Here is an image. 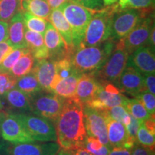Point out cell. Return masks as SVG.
Here are the masks:
<instances>
[{"mask_svg": "<svg viewBox=\"0 0 155 155\" xmlns=\"http://www.w3.org/2000/svg\"><path fill=\"white\" fill-rule=\"evenodd\" d=\"M84 106L77 98L64 101L62 111L55 122L60 148L71 151L84 147L87 133L84 123Z\"/></svg>", "mask_w": 155, "mask_h": 155, "instance_id": "1", "label": "cell"}, {"mask_svg": "<svg viewBox=\"0 0 155 155\" xmlns=\"http://www.w3.org/2000/svg\"><path fill=\"white\" fill-rule=\"evenodd\" d=\"M116 42L108 39L98 45H79L74 48L70 57L73 68L81 73L94 74L105 63L115 48Z\"/></svg>", "mask_w": 155, "mask_h": 155, "instance_id": "2", "label": "cell"}, {"mask_svg": "<svg viewBox=\"0 0 155 155\" xmlns=\"http://www.w3.org/2000/svg\"><path fill=\"white\" fill-rule=\"evenodd\" d=\"M119 9L118 5H112L95 11L80 45L96 46L110 39L112 18Z\"/></svg>", "mask_w": 155, "mask_h": 155, "instance_id": "3", "label": "cell"}, {"mask_svg": "<svg viewBox=\"0 0 155 155\" xmlns=\"http://www.w3.org/2000/svg\"><path fill=\"white\" fill-rule=\"evenodd\" d=\"M58 9L63 12L64 17L71 26L73 47L76 48L83 42L87 27L94 15V10L86 8L71 1L63 3Z\"/></svg>", "mask_w": 155, "mask_h": 155, "instance_id": "4", "label": "cell"}, {"mask_svg": "<svg viewBox=\"0 0 155 155\" xmlns=\"http://www.w3.org/2000/svg\"><path fill=\"white\" fill-rule=\"evenodd\" d=\"M129 56V54L124 48L122 39L118 40L105 63L93 75L99 81L113 83L116 86L121 73L127 66Z\"/></svg>", "mask_w": 155, "mask_h": 155, "instance_id": "5", "label": "cell"}, {"mask_svg": "<svg viewBox=\"0 0 155 155\" xmlns=\"http://www.w3.org/2000/svg\"><path fill=\"white\" fill-rule=\"evenodd\" d=\"M153 12L154 7L141 9L119 8L112 18L110 39L117 42L124 38L142 18Z\"/></svg>", "mask_w": 155, "mask_h": 155, "instance_id": "6", "label": "cell"}, {"mask_svg": "<svg viewBox=\"0 0 155 155\" xmlns=\"http://www.w3.org/2000/svg\"><path fill=\"white\" fill-rule=\"evenodd\" d=\"M42 91L30 96L31 113L55 123L62 111L65 99L53 92Z\"/></svg>", "mask_w": 155, "mask_h": 155, "instance_id": "7", "label": "cell"}, {"mask_svg": "<svg viewBox=\"0 0 155 155\" xmlns=\"http://www.w3.org/2000/svg\"><path fill=\"white\" fill-rule=\"evenodd\" d=\"M35 141L50 142L57 140L53 122L37 115L27 113L15 114Z\"/></svg>", "mask_w": 155, "mask_h": 155, "instance_id": "8", "label": "cell"}, {"mask_svg": "<svg viewBox=\"0 0 155 155\" xmlns=\"http://www.w3.org/2000/svg\"><path fill=\"white\" fill-rule=\"evenodd\" d=\"M0 133L4 140L9 143L35 141L15 114L8 113L3 110L0 111Z\"/></svg>", "mask_w": 155, "mask_h": 155, "instance_id": "9", "label": "cell"}, {"mask_svg": "<svg viewBox=\"0 0 155 155\" xmlns=\"http://www.w3.org/2000/svg\"><path fill=\"white\" fill-rule=\"evenodd\" d=\"M60 150L58 143H7L0 144V155H56Z\"/></svg>", "mask_w": 155, "mask_h": 155, "instance_id": "10", "label": "cell"}, {"mask_svg": "<svg viewBox=\"0 0 155 155\" xmlns=\"http://www.w3.org/2000/svg\"><path fill=\"white\" fill-rule=\"evenodd\" d=\"M99 82V86L94 98L84 106L98 110H107L115 106L125 105L128 98L121 94L119 89L115 85L103 81Z\"/></svg>", "mask_w": 155, "mask_h": 155, "instance_id": "11", "label": "cell"}, {"mask_svg": "<svg viewBox=\"0 0 155 155\" xmlns=\"http://www.w3.org/2000/svg\"><path fill=\"white\" fill-rule=\"evenodd\" d=\"M83 114L87 135L97 138L103 144L111 148L107 135L106 110H98L84 106Z\"/></svg>", "mask_w": 155, "mask_h": 155, "instance_id": "12", "label": "cell"}, {"mask_svg": "<svg viewBox=\"0 0 155 155\" xmlns=\"http://www.w3.org/2000/svg\"><path fill=\"white\" fill-rule=\"evenodd\" d=\"M154 20L153 12L142 18L137 26L122 39L124 48L129 55L138 48L147 45L150 32L154 25Z\"/></svg>", "mask_w": 155, "mask_h": 155, "instance_id": "13", "label": "cell"}, {"mask_svg": "<svg viewBox=\"0 0 155 155\" xmlns=\"http://www.w3.org/2000/svg\"><path fill=\"white\" fill-rule=\"evenodd\" d=\"M44 42L49 53V59L57 61L66 56H71L74 48L67 45L62 36L53 25L48 22L44 33Z\"/></svg>", "mask_w": 155, "mask_h": 155, "instance_id": "14", "label": "cell"}, {"mask_svg": "<svg viewBox=\"0 0 155 155\" xmlns=\"http://www.w3.org/2000/svg\"><path fill=\"white\" fill-rule=\"evenodd\" d=\"M116 87L121 92L127 93L133 96L147 91L144 75L134 68L129 65H127L121 73Z\"/></svg>", "mask_w": 155, "mask_h": 155, "instance_id": "15", "label": "cell"}, {"mask_svg": "<svg viewBox=\"0 0 155 155\" xmlns=\"http://www.w3.org/2000/svg\"><path fill=\"white\" fill-rule=\"evenodd\" d=\"M127 65L134 68L142 75L155 73L154 50L148 45L138 48L129 55Z\"/></svg>", "mask_w": 155, "mask_h": 155, "instance_id": "16", "label": "cell"}, {"mask_svg": "<svg viewBox=\"0 0 155 155\" xmlns=\"http://www.w3.org/2000/svg\"><path fill=\"white\" fill-rule=\"evenodd\" d=\"M106 126L108 142L112 147H124L131 150L136 141L128 135L125 126L106 115Z\"/></svg>", "mask_w": 155, "mask_h": 155, "instance_id": "17", "label": "cell"}, {"mask_svg": "<svg viewBox=\"0 0 155 155\" xmlns=\"http://www.w3.org/2000/svg\"><path fill=\"white\" fill-rule=\"evenodd\" d=\"M32 72L35 75L42 91L52 92V86L56 75L55 62L49 58L37 60Z\"/></svg>", "mask_w": 155, "mask_h": 155, "instance_id": "18", "label": "cell"}, {"mask_svg": "<svg viewBox=\"0 0 155 155\" xmlns=\"http://www.w3.org/2000/svg\"><path fill=\"white\" fill-rule=\"evenodd\" d=\"M100 82L92 73H83L78 82L75 98L86 105L94 98Z\"/></svg>", "mask_w": 155, "mask_h": 155, "instance_id": "19", "label": "cell"}, {"mask_svg": "<svg viewBox=\"0 0 155 155\" xmlns=\"http://www.w3.org/2000/svg\"><path fill=\"white\" fill-rule=\"evenodd\" d=\"M25 25L22 12L14 15L8 23V39L7 41L15 49L26 48L25 40Z\"/></svg>", "mask_w": 155, "mask_h": 155, "instance_id": "20", "label": "cell"}, {"mask_svg": "<svg viewBox=\"0 0 155 155\" xmlns=\"http://www.w3.org/2000/svg\"><path fill=\"white\" fill-rule=\"evenodd\" d=\"M25 40L28 48L32 53L35 60L47 59L49 58L48 49L44 42L43 35L25 28Z\"/></svg>", "mask_w": 155, "mask_h": 155, "instance_id": "21", "label": "cell"}, {"mask_svg": "<svg viewBox=\"0 0 155 155\" xmlns=\"http://www.w3.org/2000/svg\"><path fill=\"white\" fill-rule=\"evenodd\" d=\"M49 20L62 36L67 45L70 48H74L73 45L72 30L63 12L58 8L52 9L48 19V21Z\"/></svg>", "mask_w": 155, "mask_h": 155, "instance_id": "22", "label": "cell"}, {"mask_svg": "<svg viewBox=\"0 0 155 155\" xmlns=\"http://www.w3.org/2000/svg\"><path fill=\"white\" fill-rule=\"evenodd\" d=\"M9 106L12 109L22 111V113L32 111L30 96L20 90L14 88L3 95Z\"/></svg>", "mask_w": 155, "mask_h": 155, "instance_id": "23", "label": "cell"}, {"mask_svg": "<svg viewBox=\"0 0 155 155\" xmlns=\"http://www.w3.org/2000/svg\"><path fill=\"white\" fill-rule=\"evenodd\" d=\"M82 74L75 70L72 74L60 81L53 92L64 99L75 98L78 82Z\"/></svg>", "mask_w": 155, "mask_h": 155, "instance_id": "24", "label": "cell"}, {"mask_svg": "<svg viewBox=\"0 0 155 155\" xmlns=\"http://www.w3.org/2000/svg\"><path fill=\"white\" fill-rule=\"evenodd\" d=\"M21 5L22 12H28L46 20L49 19L52 9L46 0H22Z\"/></svg>", "mask_w": 155, "mask_h": 155, "instance_id": "25", "label": "cell"}, {"mask_svg": "<svg viewBox=\"0 0 155 155\" xmlns=\"http://www.w3.org/2000/svg\"><path fill=\"white\" fill-rule=\"evenodd\" d=\"M35 60L32 55L30 50H26V52L19 58L16 63L12 68L9 74L16 78L24 76L32 71L33 68Z\"/></svg>", "mask_w": 155, "mask_h": 155, "instance_id": "26", "label": "cell"}, {"mask_svg": "<svg viewBox=\"0 0 155 155\" xmlns=\"http://www.w3.org/2000/svg\"><path fill=\"white\" fill-rule=\"evenodd\" d=\"M15 88L20 90L25 94L28 95L29 96L38 94L42 91L35 75L32 71L24 76L17 78Z\"/></svg>", "mask_w": 155, "mask_h": 155, "instance_id": "27", "label": "cell"}, {"mask_svg": "<svg viewBox=\"0 0 155 155\" xmlns=\"http://www.w3.org/2000/svg\"><path fill=\"white\" fill-rule=\"evenodd\" d=\"M22 12L21 0H0V20L8 22L14 15Z\"/></svg>", "mask_w": 155, "mask_h": 155, "instance_id": "28", "label": "cell"}, {"mask_svg": "<svg viewBox=\"0 0 155 155\" xmlns=\"http://www.w3.org/2000/svg\"><path fill=\"white\" fill-rule=\"evenodd\" d=\"M124 106L133 117L140 121H144L151 117H154V116H151L147 112L144 105L135 98L132 99L128 98Z\"/></svg>", "mask_w": 155, "mask_h": 155, "instance_id": "29", "label": "cell"}, {"mask_svg": "<svg viewBox=\"0 0 155 155\" xmlns=\"http://www.w3.org/2000/svg\"><path fill=\"white\" fill-rule=\"evenodd\" d=\"M24 19L25 28L33 32L44 35L47 28L48 21L36 17L28 12H22Z\"/></svg>", "mask_w": 155, "mask_h": 155, "instance_id": "30", "label": "cell"}, {"mask_svg": "<svg viewBox=\"0 0 155 155\" xmlns=\"http://www.w3.org/2000/svg\"><path fill=\"white\" fill-rule=\"evenodd\" d=\"M84 148L93 155H108L111 148L103 144L95 137L87 136Z\"/></svg>", "mask_w": 155, "mask_h": 155, "instance_id": "31", "label": "cell"}, {"mask_svg": "<svg viewBox=\"0 0 155 155\" xmlns=\"http://www.w3.org/2000/svg\"><path fill=\"white\" fill-rule=\"evenodd\" d=\"M28 48H16L4 58L0 63V73H9L12 68L18 61L19 58L24 54Z\"/></svg>", "mask_w": 155, "mask_h": 155, "instance_id": "32", "label": "cell"}, {"mask_svg": "<svg viewBox=\"0 0 155 155\" xmlns=\"http://www.w3.org/2000/svg\"><path fill=\"white\" fill-rule=\"evenodd\" d=\"M137 143L154 150L155 133L149 130L143 121L141 123L137 131Z\"/></svg>", "mask_w": 155, "mask_h": 155, "instance_id": "33", "label": "cell"}, {"mask_svg": "<svg viewBox=\"0 0 155 155\" xmlns=\"http://www.w3.org/2000/svg\"><path fill=\"white\" fill-rule=\"evenodd\" d=\"M71 56H66L55 62L56 77L61 81L72 74L75 69L72 66L71 62Z\"/></svg>", "mask_w": 155, "mask_h": 155, "instance_id": "34", "label": "cell"}, {"mask_svg": "<svg viewBox=\"0 0 155 155\" xmlns=\"http://www.w3.org/2000/svg\"><path fill=\"white\" fill-rule=\"evenodd\" d=\"M107 115L116 121H118L126 126L130 122L131 115L126 108L122 105H118L106 110Z\"/></svg>", "mask_w": 155, "mask_h": 155, "instance_id": "35", "label": "cell"}, {"mask_svg": "<svg viewBox=\"0 0 155 155\" xmlns=\"http://www.w3.org/2000/svg\"><path fill=\"white\" fill-rule=\"evenodd\" d=\"M154 0H119L118 5L121 9H147L154 7Z\"/></svg>", "mask_w": 155, "mask_h": 155, "instance_id": "36", "label": "cell"}, {"mask_svg": "<svg viewBox=\"0 0 155 155\" xmlns=\"http://www.w3.org/2000/svg\"><path fill=\"white\" fill-rule=\"evenodd\" d=\"M135 98L139 100L141 104L144 105L146 110L152 116H154L155 114V97L154 95L151 94L147 91L139 93L137 96H135Z\"/></svg>", "mask_w": 155, "mask_h": 155, "instance_id": "37", "label": "cell"}, {"mask_svg": "<svg viewBox=\"0 0 155 155\" xmlns=\"http://www.w3.org/2000/svg\"><path fill=\"white\" fill-rule=\"evenodd\" d=\"M17 78L9 73H0V96L15 88Z\"/></svg>", "mask_w": 155, "mask_h": 155, "instance_id": "38", "label": "cell"}, {"mask_svg": "<svg viewBox=\"0 0 155 155\" xmlns=\"http://www.w3.org/2000/svg\"><path fill=\"white\" fill-rule=\"evenodd\" d=\"M70 1L94 11L99 10L104 8L102 0H70Z\"/></svg>", "mask_w": 155, "mask_h": 155, "instance_id": "39", "label": "cell"}, {"mask_svg": "<svg viewBox=\"0 0 155 155\" xmlns=\"http://www.w3.org/2000/svg\"><path fill=\"white\" fill-rule=\"evenodd\" d=\"M141 122L142 121H139V120L135 119L134 117H133V116L131 115L130 122H129L127 125L125 126L129 137H130L132 140L135 141L136 142H137V131H138L139 127V126H140Z\"/></svg>", "mask_w": 155, "mask_h": 155, "instance_id": "40", "label": "cell"}, {"mask_svg": "<svg viewBox=\"0 0 155 155\" xmlns=\"http://www.w3.org/2000/svg\"><path fill=\"white\" fill-rule=\"evenodd\" d=\"M131 155H154V150L136 143L131 149Z\"/></svg>", "mask_w": 155, "mask_h": 155, "instance_id": "41", "label": "cell"}, {"mask_svg": "<svg viewBox=\"0 0 155 155\" xmlns=\"http://www.w3.org/2000/svg\"><path fill=\"white\" fill-rule=\"evenodd\" d=\"M144 75V81L145 88L147 91L151 94H155V75L154 73L145 74Z\"/></svg>", "mask_w": 155, "mask_h": 155, "instance_id": "42", "label": "cell"}, {"mask_svg": "<svg viewBox=\"0 0 155 155\" xmlns=\"http://www.w3.org/2000/svg\"><path fill=\"white\" fill-rule=\"evenodd\" d=\"M13 49L15 48L12 47L7 40L0 42V63Z\"/></svg>", "mask_w": 155, "mask_h": 155, "instance_id": "43", "label": "cell"}, {"mask_svg": "<svg viewBox=\"0 0 155 155\" xmlns=\"http://www.w3.org/2000/svg\"><path fill=\"white\" fill-rule=\"evenodd\" d=\"M8 39V22L0 20V42Z\"/></svg>", "mask_w": 155, "mask_h": 155, "instance_id": "44", "label": "cell"}, {"mask_svg": "<svg viewBox=\"0 0 155 155\" xmlns=\"http://www.w3.org/2000/svg\"><path fill=\"white\" fill-rule=\"evenodd\" d=\"M131 150L124 147H112L108 155H131Z\"/></svg>", "mask_w": 155, "mask_h": 155, "instance_id": "45", "label": "cell"}, {"mask_svg": "<svg viewBox=\"0 0 155 155\" xmlns=\"http://www.w3.org/2000/svg\"><path fill=\"white\" fill-rule=\"evenodd\" d=\"M51 9H57L63 3L68 2L70 0H46Z\"/></svg>", "mask_w": 155, "mask_h": 155, "instance_id": "46", "label": "cell"}, {"mask_svg": "<svg viewBox=\"0 0 155 155\" xmlns=\"http://www.w3.org/2000/svg\"><path fill=\"white\" fill-rule=\"evenodd\" d=\"M154 36H155V28L154 25L152 29V30H151L150 32V36H149V38H148V41H147V45L150 46V47L152 48L153 50H154V47H155Z\"/></svg>", "mask_w": 155, "mask_h": 155, "instance_id": "47", "label": "cell"}, {"mask_svg": "<svg viewBox=\"0 0 155 155\" xmlns=\"http://www.w3.org/2000/svg\"><path fill=\"white\" fill-rule=\"evenodd\" d=\"M71 155H93L88 152L84 147H81V148L76 149L74 150L68 151Z\"/></svg>", "mask_w": 155, "mask_h": 155, "instance_id": "48", "label": "cell"}, {"mask_svg": "<svg viewBox=\"0 0 155 155\" xmlns=\"http://www.w3.org/2000/svg\"><path fill=\"white\" fill-rule=\"evenodd\" d=\"M102 1L104 5L106 6V7H108V6H111L115 4L118 0H102Z\"/></svg>", "mask_w": 155, "mask_h": 155, "instance_id": "49", "label": "cell"}, {"mask_svg": "<svg viewBox=\"0 0 155 155\" xmlns=\"http://www.w3.org/2000/svg\"><path fill=\"white\" fill-rule=\"evenodd\" d=\"M56 155H71V154H70L68 151L61 149V150H59Z\"/></svg>", "mask_w": 155, "mask_h": 155, "instance_id": "50", "label": "cell"}, {"mask_svg": "<svg viewBox=\"0 0 155 155\" xmlns=\"http://www.w3.org/2000/svg\"><path fill=\"white\" fill-rule=\"evenodd\" d=\"M2 108H3V104H2V101L1 98H0V111L2 110Z\"/></svg>", "mask_w": 155, "mask_h": 155, "instance_id": "51", "label": "cell"}, {"mask_svg": "<svg viewBox=\"0 0 155 155\" xmlns=\"http://www.w3.org/2000/svg\"><path fill=\"white\" fill-rule=\"evenodd\" d=\"M0 138H1V133H0Z\"/></svg>", "mask_w": 155, "mask_h": 155, "instance_id": "52", "label": "cell"}, {"mask_svg": "<svg viewBox=\"0 0 155 155\" xmlns=\"http://www.w3.org/2000/svg\"><path fill=\"white\" fill-rule=\"evenodd\" d=\"M21 1H22V0H21Z\"/></svg>", "mask_w": 155, "mask_h": 155, "instance_id": "53", "label": "cell"}]
</instances>
